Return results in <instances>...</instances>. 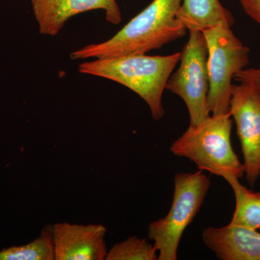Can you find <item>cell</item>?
I'll return each instance as SVG.
<instances>
[{"label":"cell","instance_id":"8fae6325","mask_svg":"<svg viewBox=\"0 0 260 260\" xmlns=\"http://www.w3.org/2000/svg\"><path fill=\"white\" fill-rule=\"evenodd\" d=\"M177 18L188 30H203L218 25L232 27L235 22L220 0H182Z\"/></svg>","mask_w":260,"mask_h":260},{"label":"cell","instance_id":"7a4b0ae2","mask_svg":"<svg viewBox=\"0 0 260 260\" xmlns=\"http://www.w3.org/2000/svg\"><path fill=\"white\" fill-rule=\"evenodd\" d=\"M180 58L181 52H177L167 56L134 54L94 59L80 63L78 71L112 80L133 90L146 102L152 117L158 121L165 114L162 93Z\"/></svg>","mask_w":260,"mask_h":260},{"label":"cell","instance_id":"5b68a950","mask_svg":"<svg viewBox=\"0 0 260 260\" xmlns=\"http://www.w3.org/2000/svg\"><path fill=\"white\" fill-rule=\"evenodd\" d=\"M208 47V104L210 113H230L232 80L249 62V49L232 31L218 25L202 30Z\"/></svg>","mask_w":260,"mask_h":260},{"label":"cell","instance_id":"4fadbf2b","mask_svg":"<svg viewBox=\"0 0 260 260\" xmlns=\"http://www.w3.org/2000/svg\"><path fill=\"white\" fill-rule=\"evenodd\" d=\"M52 225H47L35 240L0 251V260H54Z\"/></svg>","mask_w":260,"mask_h":260},{"label":"cell","instance_id":"30bf717a","mask_svg":"<svg viewBox=\"0 0 260 260\" xmlns=\"http://www.w3.org/2000/svg\"><path fill=\"white\" fill-rule=\"evenodd\" d=\"M205 245L220 260H260V233L245 228L208 227L202 234Z\"/></svg>","mask_w":260,"mask_h":260},{"label":"cell","instance_id":"5bb4252c","mask_svg":"<svg viewBox=\"0 0 260 260\" xmlns=\"http://www.w3.org/2000/svg\"><path fill=\"white\" fill-rule=\"evenodd\" d=\"M156 249L146 239L136 237L116 244L107 252V260H156Z\"/></svg>","mask_w":260,"mask_h":260},{"label":"cell","instance_id":"9a60e30c","mask_svg":"<svg viewBox=\"0 0 260 260\" xmlns=\"http://www.w3.org/2000/svg\"><path fill=\"white\" fill-rule=\"evenodd\" d=\"M234 78L242 83L250 84L260 95V68L243 70Z\"/></svg>","mask_w":260,"mask_h":260},{"label":"cell","instance_id":"277c9868","mask_svg":"<svg viewBox=\"0 0 260 260\" xmlns=\"http://www.w3.org/2000/svg\"><path fill=\"white\" fill-rule=\"evenodd\" d=\"M174 182L169 213L150 223L148 227V238L154 242L158 252V260L177 259L181 237L199 213L211 185L210 177L200 170L177 174Z\"/></svg>","mask_w":260,"mask_h":260},{"label":"cell","instance_id":"8992f818","mask_svg":"<svg viewBox=\"0 0 260 260\" xmlns=\"http://www.w3.org/2000/svg\"><path fill=\"white\" fill-rule=\"evenodd\" d=\"M189 31V39L181 52L179 68L171 75L166 90L184 101L189 111V126H195L210 116L208 104V47L202 30Z\"/></svg>","mask_w":260,"mask_h":260},{"label":"cell","instance_id":"6da1fadb","mask_svg":"<svg viewBox=\"0 0 260 260\" xmlns=\"http://www.w3.org/2000/svg\"><path fill=\"white\" fill-rule=\"evenodd\" d=\"M182 0H153L109 40L88 44L70 54L73 60L146 54L186 35L177 18Z\"/></svg>","mask_w":260,"mask_h":260},{"label":"cell","instance_id":"2e32d148","mask_svg":"<svg viewBox=\"0 0 260 260\" xmlns=\"http://www.w3.org/2000/svg\"><path fill=\"white\" fill-rule=\"evenodd\" d=\"M239 2L246 15L260 24V0H239Z\"/></svg>","mask_w":260,"mask_h":260},{"label":"cell","instance_id":"9c48e42d","mask_svg":"<svg viewBox=\"0 0 260 260\" xmlns=\"http://www.w3.org/2000/svg\"><path fill=\"white\" fill-rule=\"evenodd\" d=\"M56 260H103L108 250L107 229L100 224L58 223L52 225Z\"/></svg>","mask_w":260,"mask_h":260},{"label":"cell","instance_id":"3957f363","mask_svg":"<svg viewBox=\"0 0 260 260\" xmlns=\"http://www.w3.org/2000/svg\"><path fill=\"white\" fill-rule=\"evenodd\" d=\"M230 113L213 114L198 125L189 126L171 146L174 155L189 159L200 171L223 178L240 179L244 165L234 152L231 140Z\"/></svg>","mask_w":260,"mask_h":260},{"label":"cell","instance_id":"ba28073f","mask_svg":"<svg viewBox=\"0 0 260 260\" xmlns=\"http://www.w3.org/2000/svg\"><path fill=\"white\" fill-rule=\"evenodd\" d=\"M32 13L42 35H58L70 18L91 11L103 10L106 20L113 25L122 20L116 0H31Z\"/></svg>","mask_w":260,"mask_h":260},{"label":"cell","instance_id":"52a82bcc","mask_svg":"<svg viewBox=\"0 0 260 260\" xmlns=\"http://www.w3.org/2000/svg\"><path fill=\"white\" fill-rule=\"evenodd\" d=\"M230 114L242 146L244 174L253 187L260 177V95L250 84H233Z\"/></svg>","mask_w":260,"mask_h":260},{"label":"cell","instance_id":"7c38bea8","mask_svg":"<svg viewBox=\"0 0 260 260\" xmlns=\"http://www.w3.org/2000/svg\"><path fill=\"white\" fill-rule=\"evenodd\" d=\"M235 196L236 206L229 225L260 230V193L248 189L236 177H225Z\"/></svg>","mask_w":260,"mask_h":260}]
</instances>
